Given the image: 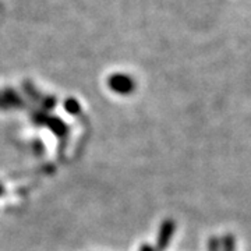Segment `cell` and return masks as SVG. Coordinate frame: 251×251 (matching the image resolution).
Listing matches in <instances>:
<instances>
[{
    "mask_svg": "<svg viewBox=\"0 0 251 251\" xmlns=\"http://www.w3.org/2000/svg\"><path fill=\"white\" fill-rule=\"evenodd\" d=\"M108 84L110 90L116 92V94H120V95L131 94L135 88L134 80L130 75H126V74H113V75H110Z\"/></svg>",
    "mask_w": 251,
    "mask_h": 251,
    "instance_id": "1",
    "label": "cell"
},
{
    "mask_svg": "<svg viewBox=\"0 0 251 251\" xmlns=\"http://www.w3.org/2000/svg\"><path fill=\"white\" fill-rule=\"evenodd\" d=\"M173 232H175V222L165 221L162 224L161 230H159V236H158V243H156L158 251H163L166 249V246H168V243L171 240Z\"/></svg>",
    "mask_w": 251,
    "mask_h": 251,
    "instance_id": "2",
    "label": "cell"
},
{
    "mask_svg": "<svg viewBox=\"0 0 251 251\" xmlns=\"http://www.w3.org/2000/svg\"><path fill=\"white\" fill-rule=\"evenodd\" d=\"M45 125L48 126L57 137H64V135L67 134V130H69L67 126L64 125L62 120L57 119V117L48 116V120H46Z\"/></svg>",
    "mask_w": 251,
    "mask_h": 251,
    "instance_id": "3",
    "label": "cell"
},
{
    "mask_svg": "<svg viewBox=\"0 0 251 251\" xmlns=\"http://www.w3.org/2000/svg\"><path fill=\"white\" fill-rule=\"evenodd\" d=\"M3 98L6 100V103H7V106L11 108V106H14V108H21L23 106V102H21V99L18 97L17 94L14 92L13 90H6L3 94Z\"/></svg>",
    "mask_w": 251,
    "mask_h": 251,
    "instance_id": "4",
    "label": "cell"
},
{
    "mask_svg": "<svg viewBox=\"0 0 251 251\" xmlns=\"http://www.w3.org/2000/svg\"><path fill=\"white\" fill-rule=\"evenodd\" d=\"M64 109H66L67 113H70V115H78L81 110L80 103H78L74 98H69L64 102Z\"/></svg>",
    "mask_w": 251,
    "mask_h": 251,
    "instance_id": "5",
    "label": "cell"
},
{
    "mask_svg": "<svg viewBox=\"0 0 251 251\" xmlns=\"http://www.w3.org/2000/svg\"><path fill=\"white\" fill-rule=\"evenodd\" d=\"M0 109H9V106H7V103H6V100H4L1 94H0Z\"/></svg>",
    "mask_w": 251,
    "mask_h": 251,
    "instance_id": "6",
    "label": "cell"
},
{
    "mask_svg": "<svg viewBox=\"0 0 251 251\" xmlns=\"http://www.w3.org/2000/svg\"><path fill=\"white\" fill-rule=\"evenodd\" d=\"M140 251H153V250H152V247H151V246H148V244H144Z\"/></svg>",
    "mask_w": 251,
    "mask_h": 251,
    "instance_id": "7",
    "label": "cell"
},
{
    "mask_svg": "<svg viewBox=\"0 0 251 251\" xmlns=\"http://www.w3.org/2000/svg\"><path fill=\"white\" fill-rule=\"evenodd\" d=\"M3 193H4V190H3V186H1V184H0V196H1V194H3Z\"/></svg>",
    "mask_w": 251,
    "mask_h": 251,
    "instance_id": "8",
    "label": "cell"
}]
</instances>
